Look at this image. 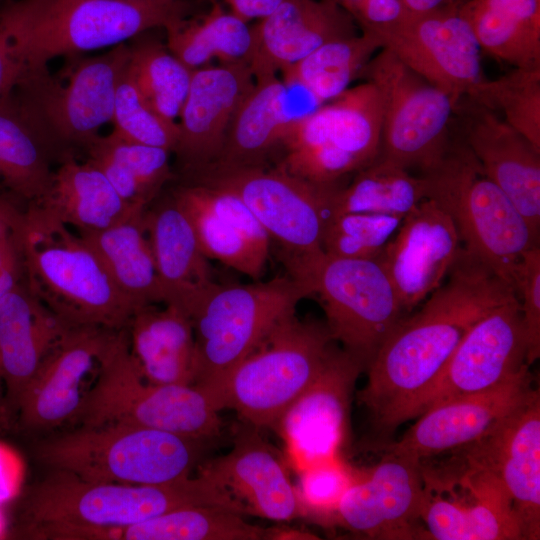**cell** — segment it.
I'll return each mask as SVG.
<instances>
[{
    "label": "cell",
    "instance_id": "obj_50",
    "mask_svg": "<svg viewBox=\"0 0 540 540\" xmlns=\"http://www.w3.org/2000/svg\"><path fill=\"white\" fill-rule=\"evenodd\" d=\"M20 226L0 242V300L25 279Z\"/></svg>",
    "mask_w": 540,
    "mask_h": 540
},
{
    "label": "cell",
    "instance_id": "obj_9",
    "mask_svg": "<svg viewBox=\"0 0 540 540\" xmlns=\"http://www.w3.org/2000/svg\"><path fill=\"white\" fill-rule=\"evenodd\" d=\"M55 74L27 66L12 91L60 156L83 154L112 121L116 89L128 63V42L103 54L67 57Z\"/></svg>",
    "mask_w": 540,
    "mask_h": 540
},
{
    "label": "cell",
    "instance_id": "obj_39",
    "mask_svg": "<svg viewBox=\"0 0 540 540\" xmlns=\"http://www.w3.org/2000/svg\"><path fill=\"white\" fill-rule=\"evenodd\" d=\"M425 199H428V185L423 175L415 176L409 170L378 156L357 171L348 185L333 190L328 219L345 213H374L404 218Z\"/></svg>",
    "mask_w": 540,
    "mask_h": 540
},
{
    "label": "cell",
    "instance_id": "obj_55",
    "mask_svg": "<svg viewBox=\"0 0 540 540\" xmlns=\"http://www.w3.org/2000/svg\"><path fill=\"white\" fill-rule=\"evenodd\" d=\"M131 4L146 5V6H160V7H173L182 4L185 0H121Z\"/></svg>",
    "mask_w": 540,
    "mask_h": 540
},
{
    "label": "cell",
    "instance_id": "obj_4",
    "mask_svg": "<svg viewBox=\"0 0 540 540\" xmlns=\"http://www.w3.org/2000/svg\"><path fill=\"white\" fill-rule=\"evenodd\" d=\"M211 396L197 385H158L144 379L130 351L128 329L111 333L94 383L73 423L126 424L205 440L222 422Z\"/></svg>",
    "mask_w": 540,
    "mask_h": 540
},
{
    "label": "cell",
    "instance_id": "obj_19",
    "mask_svg": "<svg viewBox=\"0 0 540 540\" xmlns=\"http://www.w3.org/2000/svg\"><path fill=\"white\" fill-rule=\"evenodd\" d=\"M113 331L76 326L64 332L17 401L25 426L48 430L74 422L94 383L101 354Z\"/></svg>",
    "mask_w": 540,
    "mask_h": 540
},
{
    "label": "cell",
    "instance_id": "obj_49",
    "mask_svg": "<svg viewBox=\"0 0 540 540\" xmlns=\"http://www.w3.org/2000/svg\"><path fill=\"white\" fill-rule=\"evenodd\" d=\"M353 19L361 33L380 36L402 22V0H332Z\"/></svg>",
    "mask_w": 540,
    "mask_h": 540
},
{
    "label": "cell",
    "instance_id": "obj_40",
    "mask_svg": "<svg viewBox=\"0 0 540 540\" xmlns=\"http://www.w3.org/2000/svg\"><path fill=\"white\" fill-rule=\"evenodd\" d=\"M211 4L206 14L166 26L167 48L191 70L208 65L213 58L222 63L249 64L253 49L251 27L224 11L219 1Z\"/></svg>",
    "mask_w": 540,
    "mask_h": 540
},
{
    "label": "cell",
    "instance_id": "obj_45",
    "mask_svg": "<svg viewBox=\"0 0 540 540\" xmlns=\"http://www.w3.org/2000/svg\"><path fill=\"white\" fill-rule=\"evenodd\" d=\"M113 133L131 142L160 147L173 153L178 124L158 115L145 101L127 65L117 85L112 121Z\"/></svg>",
    "mask_w": 540,
    "mask_h": 540
},
{
    "label": "cell",
    "instance_id": "obj_11",
    "mask_svg": "<svg viewBox=\"0 0 540 540\" xmlns=\"http://www.w3.org/2000/svg\"><path fill=\"white\" fill-rule=\"evenodd\" d=\"M381 132V97L365 81L292 125L280 164L313 184L338 185L379 156Z\"/></svg>",
    "mask_w": 540,
    "mask_h": 540
},
{
    "label": "cell",
    "instance_id": "obj_2",
    "mask_svg": "<svg viewBox=\"0 0 540 540\" xmlns=\"http://www.w3.org/2000/svg\"><path fill=\"white\" fill-rule=\"evenodd\" d=\"M20 236L32 293L69 327L127 328L136 312L95 250L36 204L24 210Z\"/></svg>",
    "mask_w": 540,
    "mask_h": 540
},
{
    "label": "cell",
    "instance_id": "obj_33",
    "mask_svg": "<svg viewBox=\"0 0 540 540\" xmlns=\"http://www.w3.org/2000/svg\"><path fill=\"white\" fill-rule=\"evenodd\" d=\"M130 351L144 379L158 385H194L195 337L179 307L148 305L128 325Z\"/></svg>",
    "mask_w": 540,
    "mask_h": 540
},
{
    "label": "cell",
    "instance_id": "obj_34",
    "mask_svg": "<svg viewBox=\"0 0 540 540\" xmlns=\"http://www.w3.org/2000/svg\"><path fill=\"white\" fill-rule=\"evenodd\" d=\"M60 156L13 91L0 97V190L26 205L42 198Z\"/></svg>",
    "mask_w": 540,
    "mask_h": 540
},
{
    "label": "cell",
    "instance_id": "obj_24",
    "mask_svg": "<svg viewBox=\"0 0 540 540\" xmlns=\"http://www.w3.org/2000/svg\"><path fill=\"white\" fill-rule=\"evenodd\" d=\"M170 190L190 220L203 254L258 280L270 251V236L234 193L177 179Z\"/></svg>",
    "mask_w": 540,
    "mask_h": 540
},
{
    "label": "cell",
    "instance_id": "obj_3",
    "mask_svg": "<svg viewBox=\"0 0 540 540\" xmlns=\"http://www.w3.org/2000/svg\"><path fill=\"white\" fill-rule=\"evenodd\" d=\"M187 506H218L246 514L226 490L202 474L152 484L92 482L55 471L26 502L28 535L35 539L66 529L121 527Z\"/></svg>",
    "mask_w": 540,
    "mask_h": 540
},
{
    "label": "cell",
    "instance_id": "obj_5",
    "mask_svg": "<svg viewBox=\"0 0 540 540\" xmlns=\"http://www.w3.org/2000/svg\"><path fill=\"white\" fill-rule=\"evenodd\" d=\"M421 175L428 198L452 217L463 249L514 289L517 266L525 252L539 246V234L485 175L464 141L451 137L442 159Z\"/></svg>",
    "mask_w": 540,
    "mask_h": 540
},
{
    "label": "cell",
    "instance_id": "obj_18",
    "mask_svg": "<svg viewBox=\"0 0 540 540\" xmlns=\"http://www.w3.org/2000/svg\"><path fill=\"white\" fill-rule=\"evenodd\" d=\"M364 368L335 345L316 379L278 421L274 429L298 471L338 456L347 433L353 388Z\"/></svg>",
    "mask_w": 540,
    "mask_h": 540
},
{
    "label": "cell",
    "instance_id": "obj_29",
    "mask_svg": "<svg viewBox=\"0 0 540 540\" xmlns=\"http://www.w3.org/2000/svg\"><path fill=\"white\" fill-rule=\"evenodd\" d=\"M249 67L255 80L276 76L323 44L357 35V25L332 0H282L251 27Z\"/></svg>",
    "mask_w": 540,
    "mask_h": 540
},
{
    "label": "cell",
    "instance_id": "obj_12",
    "mask_svg": "<svg viewBox=\"0 0 540 540\" xmlns=\"http://www.w3.org/2000/svg\"><path fill=\"white\" fill-rule=\"evenodd\" d=\"M176 178L237 195L270 238L280 244L285 265L323 252L329 200L339 185L313 184L290 173L280 163L273 168L208 165Z\"/></svg>",
    "mask_w": 540,
    "mask_h": 540
},
{
    "label": "cell",
    "instance_id": "obj_14",
    "mask_svg": "<svg viewBox=\"0 0 540 540\" xmlns=\"http://www.w3.org/2000/svg\"><path fill=\"white\" fill-rule=\"evenodd\" d=\"M447 463L420 462V521L427 539L523 540L512 501L499 478L460 450Z\"/></svg>",
    "mask_w": 540,
    "mask_h": 540
},
{
    "label": "cell",
    "instance_id": "obj_56",
    "mask_svg": "<svg viewBox=\"0 0 540 540\" xmlns=\"http://www.w3.org/2000/svg\"><path fill=\"white\" fill-rule=\"evenodd\" d=\"M3 531H4V521H3L2 515L0 513V536L3 535Z\"/></svg>",
    "mask_w": 540,
    "mask_h": 540
},
{
    "label": "cell",
    "instance_id": "obj_23",
    "mask_svg": "<svg viewBox=\"0 0 540 540\" xmlns=\"http://www.w3.org/2000/svg\"><path fill=\"white\" fill-rule=\"evenodd\" d=\"M491 470L506 489L523 539L540 537V394L525 399L487 436L458 449Z\"/></svg>",
    "mask_w": 540,
    "mask_h": 540
},
{
    "label": "cell",
    "instance_id": "obj_44",
    "mask_svg": "<svg viewBox=\"0 0 540 540\" xmlns=\"http://www.w3.org/2000/svg\"><path fill=\"white\" fill-rule=\"evenodd\" d=\"M404 218L374 213H345L326 221L322 250L350 259H378Z\"/></svg>",
    "mask_w": 540,
    "mask_h": 540
},
{
    "label": "cell",
    "instance_id": "obj_51",
    "mask_svg": "<svg viewBox=\"0 0 540 540\" xmlns=\"http://www.w3.org/2000/svg\"><path fill=\"white\" fill-rule=\"evenodd\" d=\"M24 479V463L20 455L0 441V506L14 499Z\"/></svg>",
    "mask_w": 540,
    "mask_h": 540
},
{
    "label": "cell",
    "instance_id": "obj_41",
    "mask_svg": "<svg viewBox=\"0 0 540 540\" xmlns=\"http://www.w3.org/2000/svg\"><path fill=\"white\" fill-rule=\"evenodd\" d=\"M381 48L371 33L333 40L283 70L282 79L299 82L325 104L344 93Z\"/></svg>",
    "mask_w": 540,
    "mask_h": 540
},
{
    "label": "cell",
    "instance_id": "obj_35",
    "mask_svg": "<svg viewBox=\"0 0 540 540\" xmlns=\"http://www.w3.org/2000/svg\"><path fill=\"white\" fill-rule=\"evenodd\" d=\"M481 50L515 68H540V0H461Z\"/></svg>",
    "mask_w": 540,
    "mask_h": 540
},
{
    "label": "cell",
    "instance_id": "obj_31",
    "mask_svg": "<svg viewBox=\"0 0 540 540\" xmlns=\"http://www.w3.org/2000/svg\"><path fill=\"white\" fill-rule=\"evenodd\" d=\"M68 328L32 293L25 279L0 300V377L13 403Z\"/></svg>",
    "mask_w": 540,
    "mask_h": 540
},
{
    "label": "cell",
    "instance_id": "obj_46",
    "mask_svg": "<svg viewBox=\"0 0 540 540\" xmlns=\"http://www.w3.org/2000/svg\"><path fill=\"white\" fill-rule=\"evenodd\" d=\"M48 0H8L0 9V97L13 89L28 64L32 28Z\"/></svg>",
    "mask_w": 540,
    "mask_h": 540
},
{
    "label": "cell",
    "instance_id": "obj_28",
    "mask_svg": "<svg viewBox=\"0 0 540 540\" xmlns=\"http://www.w3.org/2000/svg\"><path fill=\"white\" fill-rule=\"evenodd\" d=\"M246 424L232 449L200 466L199 473L226 490L246 514L277 521L302 515L296 487L276 452Z\"/></svg>",
    "mask_w": 540,
    "mask_h": 540
},
{
    "label": "cell",
    "instance_id": "obj_25",
    "mask_svg": "<svg viewBox=\"0 0 540 540\" xmlns=\"http://www.w3.org/2000/svg\"><path fill=\"white\" fill-rule=\"evenodd\" d=\"M254 85L253 73L243 62L206 65L192 71L177 121L175 175L199 170L217 160L231 121Z\"/></svg>",
    "mask_w": 540,
    "mask_h": 540
},
{
    "label": "cell",
    "instance_id": "obj_52",
    "mask_svg": "<svg viewBox=\"0 0 540 540\" xmlns=\"http://www.w3.org/2000/svg\"><path fill=\"white\" fill-rule=\"evenodd\" d=\"M210 2L219 0H208ZM230 12L248 23L253 19L261 20L272 13L282 0H223Z\"/></svg>",
    "mask_w": 540,
    "mask_h": 540
},
{
    "label": "cell",
    "instance_id": "obj_48",
    "mask_svg": "<svg viewBox=\"0 0 540 540\" xmlns=\"http://www.w3.org/2000/svg\"><path fill=\"white\" fill-rule=\"evenodd\" d=\"M514 290L522 315L526 338V361L530 366L540 356V247L523 255L517 266Z\"/></svg>",
    "mask_w": 540,
    "mask_h": 540
},
{
    "label": "cell",
    "instance_id": "obj_53",
    "mask_svg": "<svg viewBox=\"0 0 540 540\" xmlns=\"http://www.w3.org/2000/svg\"><path fill=\"white\" fill-rule=\"evenodd\" d=\"M21 201L0 190V242L22 223L25 208Z\"/></svg>",
    "mask_w": 540,
    "mask_h": 540
},
{
    "label": "cell",
    "instance_id": "obj_8",
    "mask_svg": "<svg viewBox=\"0 0 540 540\" xmlns=\"http://www.w3.org/2000/svg\"><path fill=\"white\" fill-rule=\"evenodd\" d=\"M308 296L289 275L244 285L213 283L185 311L195 337L194 385L212 398L236 365Z\"/></svg>",
    "mask_w": 540,
    "mask_h": 540
},
{
    "label": "cell",
    "instance_id": "obj_27",
    "mask_svg": "<svg viewBox=\"0 0 540 540\" xmlns=\"http://www.w3.org/2000/svg\"><path fill=\"white\" fill-rule=\"evenodd\" d=\"M321 105L297 81L276 76L255 80L252 91L231 121L217 160L209 165L266 166L270 155L282 146L290 127Z\"/></svg>",
    "mask_w": 540,
    "mask_h": 540
},
{
    "label": "cell",
    "instance_id": "obj_20",
    "mask_svg": "<svg viewBox=\"0 0 540 540\" xmlns=\"http://www.w3.org/2000/svg\"><path fill=\"white\" fill-rule=\"evenodd\" d=\"M422 499L420 462L385 452L375 466L355 472L335 521L373 539H427L419 525Z\"/></svg>",
    "mask_w": 540,
    "mask_h": 540
},
{
    "label": "cell",
    "instance_id": "obj_7",
    "mask_svg": "<svg viewBox=\"0 0 540 540\" xmlns=\"http://www.w3.org/2000/svg\"><path fill=\"white\" fill-rule=\"evenodd\" d=\"M334 343L325 323L291 314L236 365L212 400L219 411L234 410L244 424L275 428L316 379Z\"/></svg>",
    "mask_w": 540,
    "mask_h": 540
},
{
    "label": "cell",
    "instance_id": "obj_38",
    "mask_svg": "<svg viewBox=\"0 0 540 540\" xmlns=\"http://www.w3.org/2000/svg\"><path fill=\"white\" fill-rule=\"evenodd\" d=\"M171 152L128 141L111 133L98 136L83 152L129 204L146 208L176 175Z\"/></svg>",
    "mask_w": 540,
    "mask_h": 540
},
{
    "label": "cell",
    "instance_id": "obj_30",
    "mask_svg": "<svg viewBox=\"0 0 540 540\" xmlns=\"http://www.w3.org/2000/svg\"><path fill=\"white\" fill-rule=\"evenodd\" d=\"M146 232L153 252L164 305L184 312L215 280L208 258L203 254L193 226L164 190L144 210Z\"/></svg>",
    "mask_w": 540,
    "mask_h": 540
},
{
    "label": "cell",
    "instance_id": "obj_16",
    "mask_svg": "<svg viewBox=\"0 0 540 540\" xmlns=\"http://www.w3.org/2000/svg\"><path fill=\"white\" fill-rule=\"evenodd\" d=\"M379 38L382 48L447 94L456 107L486 79L481 47L458 3L425 14L406 15Z\"/></svg>",
    "mask_w": 540,
    "mask_h": 540
},
{
    "label": "cell",
    "instance_id": "obj_36",
    "mask_svg": "<svg viewBox=\"0 0 540 540\" xmlns=\"http://www.w3.org/2000/svg\"><path fill=\"white\" fill-rule=\"evenodd\" d=\"M144 209L101 231L78 234L99 255L110 276L134 309L164 304Z\"/></svg>",
    "mask_w": 540,
    "mask_h": 540
},
{
    "label": "cell",
    "instance_id": "obj_21",
    "mask_svg": "<svg viewBox=\"0 0 540 540\" xmlns=\"http://www.w3.org/2000/svg\"><path fill=\"white\" fill-rule=\"evenodd\" d=\"M529 367L487 392L464 395L437 403L393 443L386 453L420 462L469 446L491 433L528 395Z\"/></svg>",
    "mask_w": 540,
    "mask_h": 540
},
{
    "label": "cell",
    "instance_id": "obj_42",
    "mask_svg": "<svg viewBox=\"0 0 540 540\" xmlns=\"http://www.w3.org/2000/svg\"><path fill=\"white\" fill-rule=\"evenodd\" d=\"M144 33L128 41L127 69L148 105L162 118L177 123L193 70L166 45Z\"/></svg>",
    "mask_w": 540,
    "mask_h": 540
},
{
    "label": "cell",
    "instance_id": "obj_54",
    "mask_svg": "<svg viewBox=\"0 0 540 540\" xmlns=\"http://www.w3.org/2000/svg\"><path fill=\"white\" fill-rule=\"evenodd\" d=\"M461 0H402L408 16L432 12L446 6L459 3Z\"/></svg>",
    "mask_w": 540,
    "mask_h": 540
},
{
    "label": "cell",
    "instance_id": "obj_10",
    "mask_svg": "<svg viewBox=\"0 0 540 540\" xmlns=\"http://www.w3.org/2000/svg\"><path fill=\"white\" fill-rule=\"evenodd\" d=\"M309 296L319 297L331 338L365 368L403 318L394 286L378 259H350L322 252L287 267Z\"/></svg>",
    "mask_w": 540,
    "mask_h": 540
},
{
    "label": "cell",
    "instance_id": "obj_37",
    "mask_svg": "<svg viewBox=\"0 0 540 540\" xmlns=\"http://www.w3.org/2000/svg\"><path fill=\"white\" fill-rule=\"evenodd\" d=\"M243 514L218 506H187L134 524L78 529L74 540H261L269 530L245 521Z\"/></svg>",
    "mask_w": 540,
    "mask_h": 540
},
{
    "label": "cell",
    "instance_id": "obj_32",
    "mask_svg": "<svg viewBox=\"0 0 540 540\" xmlns=\"http://www.w3.org/2000/svg\"><path fill=\"white\" fill-rule=\"evenodd\" d=\"M33 203L77 234L104 230L144 209L127 203L97 167L75 156L57 163L47 191Z\"/></svg>",
    "mask_w": 540,
    "mask_h": 540
},
{
    "label": "cell",
    "instance_id": "obj_1",
    "mask_svg": "<svg viewBox=\"0 0 540 540\" xmlns=\"http://www.w3.org/2000/svg\"><path fill=\"white\" fill-rule=\"evenodd\" d=\"M448 275L420 310L397 323L367 366L359 400L383 435L411 419L469 329L516 295L463 248Z\"/></svg>",
    "mask_w": 540,
    "mask_h": 540
},
{
    "label": "cell",
    "instance_id": "obj_26",
    "mask_svg": "<svg viewBox=\"0 0 540 540\" xmlns=\"http://www.w3.org/2000/svg\"><path fill=\"white\" fill-rule=\"evenodd\" d=\"M462 140L485 175L513 202L534 232L540 230V149L507 124L496 112L463 100Z\"/></svg>",
    "mask_w": 540,
    "mask_h": 540
},
{
    "label": "cell",
    "instance_id": "obj_13",
    "mask_svg": "<svg viewBox=\"0 0 540 540\" xmlns=\"http://www.w3.org/2000/svg\"><path fill=\"white\" fill-rule=\"evenodd\" d=\"M360 76L378 90L382 104L379 157L420 174L432 169L451 140L456 106L443 91L381 48Z\"/></svg>",
    "mask_w": 540,
    "mask_h": 540
},
{
    "label": "cell",
    "instance_id": "obj_47",
    "mask_svg": "<svg viewBox=\"0 0 540 540\" xmlns=\"http://www.w3.org/2000/svg\"><path fill=\"white\" fill-rule=\"evenodd\" d=\"M296 487L302 515L328 522L335 520L338 504L354 479L355 472L334 457L299 471Z\"/></svg>",
    "mask_w": 540,
    "mask_h": 540
},
{
    "label": "cell",
    "instance_id": "obj_15",
    "mask_svg": "<svg viewBox=\"0 0 540 540\" xmlns=\"http://www.w3.org/2000/svg\"><path fill=\"white\" fill-rule=\"evenodd\" d=\"M190 10L186 0L173 7L121 0H49L30 34L27 66L126 43L188 17Z\"/></svg>",
    "mask_w": 540,
    "mask_h": 540
},
{
    "label": "cell",
    "instance_id": "obj_43",
    "mask_svg": "<svg viewBox=\"0 0 540 540\" xmlns=\"http://www.w3.org/2000/svg\"><path fill=\"white\" fill-rule=\"evenodd\" d=\"M466 100L496 112L540 149V68H513L497 79H485Z\"/></svg>",
    "mask_w": 540,
    "mask_h": 540
},
{
    "label": "cell",
    "instance_id": "obj_17",
    "mask_svg": "<svg viewBox=\"0 0 540 540\" xmlns=\"http://www.w3.org/2000/svg\"><path fill=\"white\" fill-rule=\"evenodd\" d=\"M520 304L515 295L480 318L420 399L411 419L451 398L492 390L529 367Z\"/></svg>",
    "mask_w": 540,
    "mask_h": 540
},
{
    "label": "cell",
    "instance_id": "obj_6",
    "mask_svg": "<svg viewBox=\"0 0 540 540\" xmlns=\"http://www.w3.org/2000/svg\"><path fill=\"white\" fill-rule=\"evenodd\" d=\"M201 440L126 425L79 426L41 442L37 458L55 471L92 482L152 485L189 477Z\"/></svg>",
    "mask_w": 540,
    "mask_h": 540
},
{
    "label": "cell",
    "instance_id": "obj_57",
    "mask_svg": "<svg viewBox=\"0 0 540 540\" xmlns=\"http://www.w3.org/2000/svg\"><path fill=\"white\" fill-rule=\"evenodd\" d=\"M8 0H0V9L2 8V6L7 2Z\"/></svg>",
    "mask_w": 540,
    "mask_h": 540
},
{
    "label": "cell",
    "instance_id": "obj_22",
    "mask_svg": "<svg viewBox=\"0 0 540 540\" xmlns=\"http://www.w3.org/2000/svg\"><path fill=\"white\" fill-rule=\"evenodd\" d=\"M461 244L452 217L433 199H425L404 217L378 258L404 313L442 284L462 251Z\"/></svg>",
    "mask_w": 540,
    "mask_h": 540
}]
</instances>
